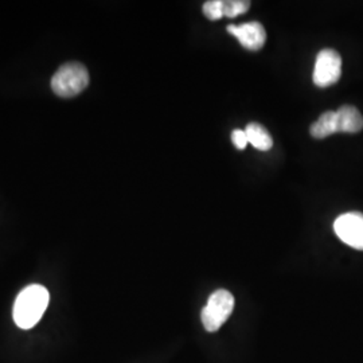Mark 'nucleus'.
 Masks as SVG:
<instances>
[{
    "label": "nucleus",
    "instance_id": "1",
    "mask_svg": "<svg viewBox=\"0 0 363 363\" xmlns=\"http://www.w3.org/2000/svg\"><path fill=\"white\" fill-rule=\"evenodd\" d=\"M50 301V294L43 286H27L15 300L13 322L22 330H30L38 323Z\"/></svg>",
    "mask_w": 363,
    "mask_h": 363
},
{
    "label": "nucleus",
    "instance_id": "2",
    "mask_svg": "<svg viewBox=\"0 0 363 363\" xmlns=\"http://www.w3.org/2000/svg\"><path fill=\"white\" fill-rule=\"evenodd\" d=\"M89 85L88 69L79 62L61 66L52 78V89L57 96L70 99L85 91Z\"/></svg>",
    "mask_w": 363,
    "mask_h": 363
},
{
    "label": "nucleus",
    "instance_id": "3",
    "mask_svg": "<svg viewBox=\"0 0 363 363\" xmlns=\"http://www.w3.org/2000/svg\"><path fill=\"white\" fill-rule=\"evenodd\" d=\"M234 308V296L226 289H218L208 298V304L203 307L201 319L202 325L208 333L218 331L229 319Z\"/></svg>",
    "mask_w": 363,
    "mask_h": 363
},
{
    "label": "nucleus",
    "instance_id": "4",
    "mask_svg": "<svg viewBox=\"0 0 363 363\" xmlns=\"http://www.w3.org/2000/svg\"><path fill=\"white\" fill-rule=\"evenodd\" d=\"M342 76V57L333 49L319 52L313 69V84L319 88H328L337 84Z\"/></svg>",
    "mask_w": 363,
    "mask_h": 363
},
{
    "label": "nucleus",
    "instance_id": "5",
    "mask_svg": "<svg viewBox=\"0 0 363 363\" xmlns=\"http://www.w3.org/2000/svg\"><path fill=\"white\" fill-rule=\"evenodd\" d=\"M337 237L349 247L363 250V214L350 211L339 216L334 222Z\"/></svg>",
    "mask_w": 363,
    "mask_h": 363
},
{
    "label": "nucleus",
    "instance_id": "6",
    "mask_svg": "<svg viewBox=\"0 0 363 363\" xmlns=\"http://www.w3.org/2000/svg\"><path fill=\"white\" fill-rule=\"evenodd\" d=\"M228 33L238 39V42L247 50H259L267 40V33L264 26L259 22H249L244 25H230Z\"/></svg>",
    "mask_w": 363,
    "mask_h": 363
},
{
    "label": "nucleus",
    "instance_id": "7",
    "mask_svg": "<svg viewBox=\"0 0 363 363\" xmlns=\"http://www.w3.org/2000/svg\"><path fill=\"white\" fill-rule=\"evenodd\" d=\"M337 133H358L363 130V117L361 112L352 105H343L337 112Z\"/></svg>",
    "mask_w": 363,
    "mask_h": 363
},
{
    "label": "nucleus",
    "instance_id": "8",
    "mask_svg": "<svg viewBox=\"0 0 363 363\" xmlns=\"http://www.w3.org/2000/svg\"><path fill=\"white\" fill-rule=\"evenodd\" d=\"M247 142L259 151H268L273 145V139L271 133L262 127L259 123H250L245 128Z\"/></svg>",
    "mask_w": 363,
    "mask_h": 363
},
{
    "label": "nucleus",
    "instance_id": "9",
    "mask_svg": "<svg viewBox=\"0 0 363 363\" xmlns=\"http://www.w3.org/2000/svg\"><path fill=\"white\" fill-rule=\"evenodd\" d=\"M311 135L315 139H325L330 135L337 133V113L325 112L311 125Z\"/></svg>",
    "mask_w": 363,
    "mask_h": 363
},
{
    "label": "nucleus",
    "instance_id": "10",
    "mask_svg": "<svg viewBox=\"0 0 363 363\" xmlns=\"http://www.w3.org/2000/svg\"><path fill=\"white\" fill-rule=\"evenodd\" d=\"M250 9V1L247 0H222V16L235 18L247 13Z\"/></svg>",
    "mask_w": 363,
    "mask_h": 363
},
{
    "label": "nucleus",
    "instance_id": "11",
    "mask_svg": "<svg viewBox=\"0 0 363 363\" xmlns=\"http://www.w3.org/2000/svg\"><path fill=\"white\" fill-rule=\"evenodd\" d=\"M203 13L210 21H217L222 16V0H208L203 4Z\"/></svg>",
    "mask_w": 363,
    "mask_h": 363
},
{
    "label": "nucleus",
    "instance_id": "12",
    "mask_svg": "<svg viewBox=\"0 0 363 363\" xmlns=\"http://www.w3.org/2000/svg\"><path fill=\"white\" fill-rule=\"evenodd\" d=\"M232 142H233L237 150H245L247 143H249L245 130H234L232 132Z\"/></svg>",
    "mask_w": 363,
    "mask_h": 363
}]
</instances>
